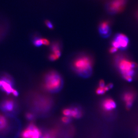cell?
I'll use <instances>...</instances> for the list:
<instances>
[{
    "label": "cell",
    "instance_id": "1",
    "mask_svg": "<svg viewBox=\"0 0 138 138\" xmlns=\"http://www.w3.org/2000/svg\"><path fill=\"white\" fill-rule=\"evenodd\" d=\"M114 61L115 65L123 78L128 82H132L135 76L137 64L123 55H117Z\"/></svg>",
    "mask_w": 138,
    "mask_h": 138
},
{
    "label": "cell",
    "instance_id": "2",
    "mask_svg": "<svg viewBox=\"0 0 138 138\" xmlns=\"http://www.w3.org/2000/svg\"><path fill=\"white\" fill-rule=\"evenodd\" d=\"M93 61L90 56L85 54L78 55L74 59L72 67L75 73L83 78L91 77L93 71Z\"/></svg>",
    "mask_w": 138,
    "mask_h": 138
},
{
    "label": "cell",
    "instance_id": "3",
    "mask_svg": "<svg viewBox=\"0 0 138 138\" xmlns=\"http://www.w3.org/2000/svg\"><path fill=\"white\" fill-rule=\"evenodd\" d=\"M63 85V80L56 71H50L44 77V87L48 91L57 92L61 89Z\"/></svg>",
    "mask_w": 138,
    "mask_h": 138
},
{
    "label": "cell",
    "instance_id": "4",
    "mask_svg": "<svg viewBox=\"0 0 138 138\" xmlns=\"http://www.w3.org/2000/svg\"><path fill=\"white\" fill-rule=\"evenodd\" d=\"M128 0H111L107 5L109 13L115 14L122 12L125 9Z\"/></svg>",
    "mask_w": 138,
    "mask_h": 138
},
{
    "label": "cell",
    "instance_id": "5",
    "mask_svg": "<svg viewBox=\"0 0 138 138\" xmlns=\"http://www.w3.org/2000/svg\"><path fill=\"white\" fill-rule=\"evenodd\" d=\"M129 40L128 37L123 33H118L114 36L111 41V46L115 47L118 50H124L129 46Z\"/></svg>",
    "mask_w": 138,
    "mask_h": 138
},
{
    "label": "cell",
    "instance_id": "6",
    "mask_svg": "<svg viewBox=\"0 0 138 138\" xmlns=\"http://www.w3.org/2000/svg\"><path fill=\"white\" fill-rule=\"evenodd\" d=\"M41 133L40 129L33 123L29 124L22 133V138H40Z\"/></svg>",
    "mask_w": 138,
    "mask_h": 138
},
{
    "label": "cell",
    "instance_id": "7",
    "mask_svg": "<svg viewBox=\"0 0 138 138\" xmlns=\"http://www.w3.org/2000/svg\"><path fill=\"white\" fill-rule=\"evenodd\" d=\"M98 32L102 37L107 38L109 37L111 32L110 22L108 21L102 22L99 25Z\"/></svg>",
    "mask_w": 138,
    "mask_h": 138
},
{
    "label": "cell",
    "instance_id": "8",
    "mask_svg": "<svg viewBox=\"0 0 138 138\" xmlns=\"http://www.w3.org/2000/svg\"><path fill=\"white\" fill-rule=\"evenodd\" d=\"M135 97V93L133 91H126L123 94V100L125 102L126 107L127 109H129L132 107Z\"/></svg>",
    "mask_w": 138,
    "mask_h": 138
},
{
    "label": "cell",
    "instance_id": "9",
    "mask_svg": "<svg viewBox=\"0 0 138 138\" xmlns=\"http://www.w3.org/2000/svg\"><path fill=\"white\" fill-rule=\"evenodd\" d=\"M16 106L15 102L12 99H8L1 102L0 107L1 109L5 112H10L14 110Z\"/></svg>",
    "mask_w": 138,
    "mask_h": 138
},
{
    "label": "cell",
    "instance_id": "10",
    "mask_svg": "<svg viewBox=\"0 0 138 138\" xmlns=\"http://www.w3.org/2000/svg\"><path fill=\"white\" fill-rule=\"evenodd\" d=\"M102 107L106 111H110L116 108V103L112 99L106 98L102 102Z\"/></svg>",
    "mask_w": 138,
    "mask_h": 138
},
{
    "label": "cell",
    "instance_id": "11",
    "mask_svg": "<svg viewBox=\"0 0 138 138\" xmlns=\"http://www.w3.org/2000/svg\"><path fill=\"white\" fill-rule=\"evenodd\" d=\"M51 50L57 58H59L61 54V45L58 41H55L52 43L50 47Z\"/></svg>",
    "mask_w": 138,
    "mask_h": 138
},
{
    "label": "cell",
    "instance_id": "12",
    "mask_svg": "<svg viewBox=\"0 0 138 138\" xmlns=\"http://www.w3.org/2000/svg\"><path fill=\"white\" fill-rule=\"evenodd\" d=\"M8 127V120L6 117L3 114H0V132H4Z\"/></svg>",
    "mask_w": 138,
    "mask_h": 138
},
{
    "label": "cell",
    "instance_id": "13",
    "mask_svg": "<svg viewBox=\"0 0 138 138\" xmlns=\"http://www.w3.org/2000/svg\"><path fill=\"white\" fill-rule=\"evenodd\" d=\"M81 113L77 108H75L71 109L70 116L74 118H78L80 117Z\"/></svg>",
    "mask_w": 138,
    "mask_h": 138
},
{
    "label": "cell",
    "instance_id": "14",
    "mask_svg": "<svg viewBox=\"0 0 138 138\" xmlns=\"http://www.w3.org/2000/svg\"><path fill=\"white\" fill-rule=\"evenodd\" d=\"M42 38L40 37H36L34 38L33 40V45L37 47H40L43 45Z\"/></svg>",
    "mask_w": 138,
    "mask_h": 138
},
{
    "label": "cell",
    "instance_id": "15",
    "mask_svg": "<svg viewBox=\"0 0 138 138\" xmlns=\"http://www.w3.org/2000/svg\"><path fill=\"white\" fill-rule=\"evenodd\" d=\"M106 92V91L104 89V88H102L99 87L96 90V93L99 95H103Z\"/></svg>",
    "mask_w": 138,
    "mask_h": 138
},
{
    "label": "cell",
    "instance_id": "16",
    "mask_svg": "<svg viewBox=\"0 0 138 138\" xmlns=\"http://www.w3.org/2000/svg\"><path fill=\"white\" fill-rule=\"evenodd\" d=\"M71 109H65L63 111V114L65 116L70 117L71 115Z\"/></svg>",
    "mask_w": 138,
    "mask_h": 138
},
{
    "label": "cell",
    "instance_id": "17",
    "mask_svg": "<svg viewBox=\"0 0 138 138\" xmlns=\"http://www.w3.org/2000/svg\"><path fill=\"white\" fill-rule=\"evenodd\" d=\"M45 23L46 25V26L49 29H53V24L50 21L48 20H46Z\"/></svg>",
    "mask_w": 138,
    "mask_h": 138
},
{
    "label": "cell",
    "instance_id": "18",
    "mask_svg": "<svg viewBox=\"0 0 138 138\" xmlns=\"http://www.w3.org/2000/svg\"><path fill=\"white\" fill-rule=\"evenodd\" d=\"M49 59L50 61H54L56 60L58 58L54 54L52 53L49 55Z\"/></svg>",
    "mask_w": 138,
    "mask_h": 138
},
{
    "label": "cell",
    "instance_id": "19",
    "mask_svg": "<svg viewBox=\"0 0 138 138\" xmlns=\"http://www.w3.org/2000/svg\"><path fill=\"white\" fill-rule=\"evenodd\" d=\"M118 50V49L115 47L111 46L110 47V48L109 49V52L110 53L114 54V53H116Z\"/></svg>",
    "mask_w": 138,
    "mask_h": 138
},
{
    "label": "cell",
    "instance_id": "20",
    "mask_svg": "<svg viewBox=\"0 0 138 138\" xmlns=\"http://www.w3.org/2000/svg\"><path fill=\"white\" fill-rule=\"evenodd\" d=\"M25 117H26L27 119L30 120H32L33 119L34 116H33V114L32 113L28 112V113H26V114H25Z\"/></svg>",
    "mask_w": 138,
    "mask_h": 138
},
{
    "label": "cell",
    "instance_id": "21",
    "mask_svg": "<svg viewBox=\"0 0 138 138\" xmlns=\"http://www.w3.org/2000/svg\"><path fill=\"white\" fill-rule=\"evenodd\" d=\"M62 121L63 122L65 123H67L69 122L70 121V119L68 117H66V116H64V117H63L61 119Z\"/></svg>",
    "mask_w": 138,
    "mask_h": 138
},
{
    "label": "cell",
    "instance_id": "22",
    "mask_svg": "<svg viewBox=\"0 0 138 138\" xmlns=\"http://www.w3.org/2000/svg\"><path fill=\"white\" fill-rule=\"evenodd\" d=\"M42 40L43 45H45L48 46L50 44V42L46 38H42Z\"/></svg>",
    "mask_w": 138,
    "mask_h": 138
},
{
    "label": "cell",
    "instance_id": "23",
    "mask_svg": "<svg viewBox=\"0 0 138 138\" xmlns=\"http://www.w3.org/2000/svg\"><path fill=\"white\" fill-rule=\"evenodd\" d=\"M106 86L105 85V83L104 81L101 80L99 82V87L101 88H104Z\"/></svg>",
    "mask_w": 138,
    "mask_h": 138
},
{
    "label": "cell",
    "instance_id": "24",
    "mask_svg": "<svg viewBox=\"0 0 138 138\" xmlns=\"http://www.w3.org/2000/svg\"><path fill=\"white\" fill-rule=\"evenodd\" d=\"M12 93L13 94V95L14 96H15L16 97L18 96V95H19V93H18V91L15 90V89H13V91H12Z\"/></svg>",
    "mask_w": 138,
    "mask_h": 138
},
{
    "label": "cell",
    "instance_id": "25",
    "mask_svg": "<svg viewBox=\"0 0 138 138\" xmlns=\"http://www.w3.org/2000/svg\"><path fill=\"white\" fill-rule=\"evenodd\" d=\"M107 86L108 88H109V89H111L113 87V85L112 83H109L108 85H107Z\"/></svg>",
    "mask_w": 138,
    "mask_h": 138
},
{
    "label": "cell",
    "instance_id": "26",
    "mask_svg": "<svg viewBox=\"0 0 138 138\" xmlns=\"http://www.w3.org/2000/svg\"><path fill=\"white\" fill-rule=\"evenodd\" d=\"M42 138H50V136H49V135H45Z\"/></svg>",
    "mask_w": 138,
    "mask_h": 138
},
{
    "label": "cell",
    "instance_id": "27",
    "mask_svg": "<svg viewBox=\"0 0 138 138\" xmlns=\"http://www.w3.org/2000/svg\"><path fill=\"white\" fill-rule=\"evenodd\" d=\"M3 84V81L2 80H0V87H1Z\"/></svg>",
    "mask_w": 138,
    "mask_h": 138
}]
</instances>
